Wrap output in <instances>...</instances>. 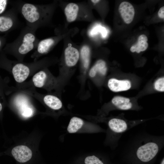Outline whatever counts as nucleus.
Masks as SVG:
<instances>
[{
    "mask_svg": "<svg viewBox=\"0 0 164 164\" xmlns=\"http://www.w3.org/2000/svg\"><path fill=\"white\" fill-rule=\"evenodd\" d=\"M91 47L90 43L85 42L79 46L80 59L82 68L84 71L89 68L91 61Z\"/></svg>",
    "mask_w": 164,
    "mask_h": 164,
    "instance_id": "11",
    "label": "nucleus"
},
{
    "mask_svg": "<svg viewBox=\"0 0 164 164\" xmlns=\"http://www.w3.org/2000/svg\"><path fill=\"white\" fill-rule=\"evenodd\" d=\"M24 18L26 26L36 31L39 28L54 26L52 19L59 6L58 0L46 4H36L22 1L9 2Z\"/></svg>",
    "mask_w": 164,
    "mask_h": 164,
    "instance_id": "1",
    "label": "nucleus"
},
{
    "mask_svg": "<svg viewBox=\"0 0 164 164\" xmlns=\"http://www.w3.org/2000/svg\"><path fill=\"white\" fill-rule=\"evenodd\" d=\"M154 87L156 90L159 91H164V78L162 77L157 79L154 83Z\"/></svg>",
    "mask_w": 164,
    "mask_h": 164,
    "instance_id": "22",
    "label": "nucleus"
},
{
    "mask_svg": "<svg viewBox=\"0 0 164 164\" xmlns=\"http://www.w3.org/2000/svg\"><path fill=\"white\" fill-rule=\"evenodd\" d=\"M159 150V145L156 142H148L138 148L136 154L141 161L147 162L152 160L157 155Z\"/></svg>",
    "mask_w": 164,
    "mask_h": 164,
    "instance_id": "9",
    "label": "nucleus"
},
{
    "mask_svg": "<svg viewBox=\"0 0 164 164\" xmlns=\"http://www.w3.org/2000/svg\"><path fill=\"white\" fill-rule=\"evenodd\" d=\"M78 31L77 27L70 29L65 27L63 29H60V27L56 28L54 30L55 36L39 40L32 57L36 59L48 53L62 40L67 37H73Z\"/></svg>",
    "mask_w": 164,
    "mask_h": 164,
    "instance_id": "4",
    "label": "nucleus"
},
{
    "mask_svg": "<svg viewBox=\"0 0 164 164\" xmlns=\"http://www.w3.org/2000/svg\"><path fill=\"white\" fill-rule=\"evenodd\" d=\"M71 38L67 37L63 40L64 46L60 64L65 70L75 67L80 59L79 47L71 41Z\"/></svg>",
    "mask_w": 164,
    "mask_h": 164,
    "instance_id": "6",
    "label": "nucleus"
},
{
    "mask_svg": "<svg viewBox=\"0 0 164 164\" xmlns=\"http://www.w3.org/2000/svg\"><path fill=\"white\" fill-rule=\"evenodd\" d=\"M11 153L16 160L22 163L26 162L29 160L32 155L31 150L27 146L24 145L14 147L12 149Z\"/></svg>",
    "mask_w": 164,
    "mask_h": 164,
    "instance_id": "12",
    "label": "nucleus"
},
{
    "mask_svg": "<svg viewBox=\"0 0 164 164\" xmlns=\"http://www.w3.org/2000/svg\"><path fill=\"white\" fill-rule=\"evenodd\" d=\"M58 1L59 6L63 10L67 23L76 21L91 22L94 20L92 9L87 1L77 2Z\"/></svg>",
    "mask_w": 164,
    "mask_h": 164,
    "instance_id": "3",
    "label": "nucleus"
},
{
    "mask_svg": "<svg viewBox=\"0 0 164 164\" xmlns=\"http://www.w3.org/2000/svg\"><path fill=\"white\" fill-rule=\"evenodd\" d=\"M112 104L117 108L122 110L131 109L133 107L130 100L123 97L117 96L113 98L111 101Z\"/></svg>",
    "mask_w": 164,
    "mask_h": 164,
    "instance_id": "16",
    "label": "nucleus"
},
{
    "mask_svg": "<svg viewBox=\"0 0 164 164\" xmlns=\"http://www.w3.org/2000/svg\"><path fill=\"white\" fill-rule=\"evenodd\" d=\"M47 73L45 70H41L36 73L33 76L32 80L36 87L41 88L46 85L48 79Z\"/></svg>",
    "mask_w": 164,
    "mask_h": 164,
    "instance_id": "19",
    "label": "nucleus"
},
{
    "mask_svg": "<svg viewBox=\"0 0 164 164\" xmlns=\"http://www.w3.org/2000/svg\"><path fill=\"white\" fill-rule=\"evenodd\" d=\"M164 164V159H163L162 160L161 164Z\"/></svg>",
    "mask_w": 164,
    "mask_h": 164,
    "instance_id": "27",
    "label": "nucleus"
},
{
    "mask_svg": "<svg viewBox=\"0 0 164 164\" xmlns=\"http://www.w3.org/2000/svg\"><path fill=\"white\" fill-rule=\"evenodd\" d=\"M107 68L105 62L103 60H97L90 69L89 75L91 78L94 77L97 73L102 75H105L107 73Z\"/></svg>",
    "mask_w": 164,
    "mask_h": 164,
    "instance_id": "15",
    "label": "nucleus"
},
{
    "mask_svg": "<svg viewBox=\"0 0 164 164\" xmlns=\"http://www.w3.org/2000/svg\"><path fill=\"white\" fill-rule=\"evenodd\" d=\"M10 1L8 0H0V15L4 12Z\"/></svg>",
    "mask_w": 164,
    "mask_h": 164,
    "instance_id": "23",
    "label": "nucleus"
},
{
    "mask_svg": "<svg viewBox=\"0 0 164 164\" xmlns=\"http://www.w3.org/2000/svg\"><path fill=\"white\" fill-rule=\"evenodd\" d=\"M148 40L146 35L144 34L140 35L138 38L137 43L131 47L130 51L133 53L136 52L139 53L145 50L148 46Z\"/></svg>",
    "mask_w": 164,
    "mask_h": 164,
    "instance_id": "18",
    "label": "nucleus"
},
{
    "mask_svg": "<svg viewBox=\"0 0 164 164\" xmlns=\"http://www.w3.org/2000/svg\"><path fill=\"white\" fill-rule=\"evenodd\" d=\"M158 15L159 18L164 19V7L162 6L159 9L158 12Z\"/></svg>",
    "mask_w": 164,
    "mask_h": 164,
    "instance_id": "25",
    "label": "nucleus"
},
{
    "mask_svg": "<svg viewBox=\"0 0 164 164\" xmlns=\"http://www.w3.org/2000/svg\"><path fill=\"white\" fill-rule=\"evenodd\" d=\"M43 100L45 104L52 109L59 110L62 107L63 104L61 101L55 96L47 95L44 97Z\"/></svg>",
    "mask_w": 164,
    "mask_h": 164,
    "instance_id": "17",
    "label": "nucleus"
},
{
    "mask_svg": "<svg viewBox=\"0 0 164 164\" xmlns=\"http://www.w3.org/2000/svg\"><path fill=\"white\" fill-rule=\"evenodd\" d=\"M19 13L14 7L0 15V34H8L19 28L21 23L18 17Z\"/></svg>",
    "mask_w": 164,
    "mask_h": 164,
    "instance_id": "7",
    "label": "nucleus"
},
{
    "mask_svg": "<svg viewBox=\"0 0 164 164\" xmlns=\"http://www.w3.org/2000/svg\"><path fill=\"white\" fill-rule=\"evenodd\" d=\"M70 133L77 132H95L102 131L97 125L85 122L81 118L73 117L71 118L67 128Z\"/></svg>",
    "mask_w": 164,
    "mask_h": 164,
    "instance_id": "8",
    "label": "nucleus"
},
{
    "mask_svg": "<svg viewBox=\"0 0 164 164\" xmlns=\"http://www.w3.org/2000/svg\"><path fill=\"white\" fill-rule=\"evenodd\" d=\"M136 125V122L129 123L124 119L117 118H111L108 122L110 130L117 135L122 133Z\"/></svg>",
    "mask_w": 164,
    "mask_h": 164,
    "instance_id": "10",
    "label": "nucleus"
},
{
    "mask_svg": "<svg viewBox=\"0 0 164 164\" xmlns=\"http://www.w3.org/2000/svg\"><path fill=\"white\" fill-rule=\"evenodd\" d=\"M50 64L48 59L45 58L30 64L9 61L2 50L0 54V66L11 67L12 73L15 80L18 83L24 81L28 77L32 68L39 67Z\"/></svg>",
    "mask_w": 164,
    "mask_h": 164,
    "instance_id": "5",
    "label": "nucleus"
},
{
    "mask_svg": "<svg viewBox=\"0 0 164 164\" xmlns=\"http://www.w3.org/2000/svg\"><path fill=\"white\" fill-rule=\"evenodd\" d=\"M8 34L0 36V52H1L6 44L7 36Z\"/></svg>",
    "mask_w": 164,
    "mask_h": 164,
    "instance_id": "24",
    "label": "nucleus"
},
{
    "mask_svg": "<svg viewBox=\"0 0 164 164\" xmlns=\"http://www.w3.org/2000/svg\"><path fill=\"white\" fill-rule=\"evenodd\" d=\"M108 86L111 91L118 92L127 91L131 87L130 81L128 80H118L115 78H111L108 82Z\"/></svg>",
    "mask_w": 164,
    "mask_h": 164,
    "instance_id": "14",
    "label": "nucleus"
},
{
    "mask_svg": "<svg viewBox=\"0 0 164 164\" xmlns=\"http://www.w3.org/2000/svg\"><path fill=\"white\" fill-rule=\"evenodd\" d=\"M118 10L123 20L126 23L129 24L132 21L135 11L131 3L126 1L122 2L119 5Z\"/></svg>",
    "mask_w": 164,
    "mask_h": 164,
    "instance_id": "13",
    "label": "nucleus"
},
{
    "mask_svg": "<svg viewBox=\"0 0 164 164\" xmlns=\"http://www.w3.org/2000/svg\"><path fill=\"white\" fill-rule=\"evenodd\" d=\"M36 31L27 26L22 28L17 37L13 42L6 43L2 51L5 53L12 55L22 61L28 53L36 48L39 40Z\"/></svg>",
    "mask_w": 164,
    "mask_h": 164,
    "instance_id": "2",
    "label": "nucleus"
},
{
    "mask_svg": "<svg viewBox=\"0 0 164 164\" xmlns=\"http://www.w3.org/2000/svg\"><path fill=\"white\" fill-rule=\"evenodd\" d=\"M2 105L0 102V112L2 111Z\"/></svg>",
    "mask_w": 164,
    "mask_h": 164,
    "instance_id": "26",
    "label": "nucleus"
},
{
    "mask_svg": "<svg viewBox=\"0 0 164 164\" xmlns=\"http://www.w3.org/2000/svg\"><path fill=\"white\" fill-rule=\"evenodd\" d=\"M17 100V105L22 116L25 118H29L33 114V110L32 108L24 99L19 98Z\"/></svg>",
    "mask_w": 164,
    "mask_h": 164,
    "instance_id": "20",
    "label": "nucleus"
},
{
    "mask_svg": "<svg viewBox=\"0 0 164 164\" xmlns=\"http://www.w3.org/2000/svg\"><path fill=\"white\" fill-rule=\"evenodd\" d=\"M85 164H104L97 157L94 155L88 156L85 159Z\"/></svg>",
    "mask_w": 164,
    "mask_h": 164,
    "instance_id": "21",
    "label": "nucleus"
}]
</instances>
